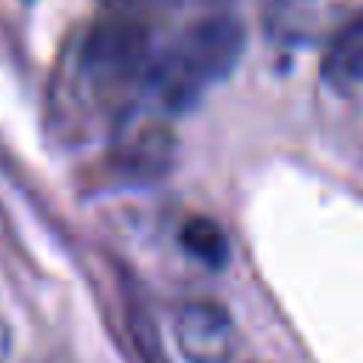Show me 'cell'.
<instances>
[{
    "instance_id": "obj_1",
    "label": "cell",
    "mask_w": 363,
    "mask_h": 363,
    "mask_svg": "<svg viewBox=\"0 0 363 363\" xmlns=\"http://www.w3.org/2000/svg\"><path fill=\"white\" fill-rule=\"evenodd\" d=\"M244 51V26L230 14H210L190 23L182 37L150 65L153 82L164 102L184 105L199 96L207 82L233 71Z\"/></svg>"
},
{
    "instance_id": "obj_2",
    "label": "cell",
    "mask_w": 363,
    "mask_h": 363,
    "mask_svg": "<svg viewBox=\"0 0 363 363\" xmlns=\"http://www.w3.org/2000/svg\"><path fill=\"white\" fill-rule=\"evenodd\" d=\"M153 57L147 28L139 17L116 14L99 20L79 48V77L99 105H122L147 82Z\"/></svg>"
},
{
    "instance_id": "obj_3",
    "label": "cell",
    "mask_w": 363,
    "mask_h": 363,
    "mask_svg": "<svg viewBox=\"0 0 363 363\" xmlns=\"http://www.w3.org/2000/svg\"><path fill=\"white\" fill-rule=\"evenodd\" d=\"M173 335L187 363H230L238 346V332L227 309L193 301L176 312Z\"/></svg>"
},
{
    "instance_id": "obj_4",
    "label": "cell",
    "mask_w": 363,
    "mask_h": 363,
    "mask_svg": "<svg viewBox=\"0 0 363 363\" xmlns=\"http://www.w3.org/2000/svg\"><path fill=\"white\" fill-rule=\"evenodd\" d=\"M320 77L335 94H354L363 85V23L343 28L323 54Z\"/></svg>"
},
{
    "instance_id": "obj_5",
    "label": "cell",
    "mask_w": 363,
    "mask_h": 363,
    "mask_svg": "<svg viewBox=\"0 0 363 363\" xmlns=\"http://www.w3.org/2000/svg\"><path fill=\"white\" fill-rule=\"evenodd\" d=\"M182 247L196 261H201V264H207L213 269L224 267L227 258H230L227 235L221 233V227L213 218H204V216H196L182 227Z\"/></svg>"
},
{
    "instance_id": "obj_6",
    "label": "cell",
    "mask_w": 363,
    "mask_h": 363,
    "mask_svg": "<svg viewBox=\"0 0 363 363\" xmlns=\"http://www.w3.org/2000/svg\"><path fill=\"white\" fill-rule=\"evenodd\" d=\"M111 6V11L116 14H130V17H139L142 11L147 9H162V6H170L176 0H102Z\"/></svg>"
},
{
    "instance_id": "obj_7",
    "label": "cell",
    "mask_w": 363,
    "mask_h": 363,
    "mask_svg": "<svg viewBox=\"0 0 363 363\" xmlns=\"http://www.w3.org/2000/svg\"><path fill=\"white\" fill-rule=\"evenodd\" d=\"M9 354H11V332H9V326L0 320V363H6Z\"/></svg>"
},
{
    "instance_id": "obj_8",
    "label": "cell",
    "mask_w": 363,
    "mask_h": 363,
    "mask_svg": "<svg viewBox=\"0 0 363 363\" xmlns=\"http://www.w3.org/2000/svg\"><path fill=\"white\" fill-rule=\"evenodd\" d=\"M255 363H261V360H255Z\"/></svg>"
}]
</instances>
